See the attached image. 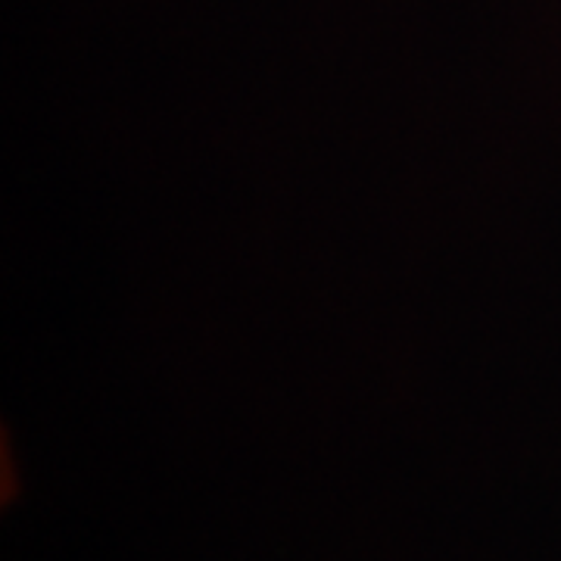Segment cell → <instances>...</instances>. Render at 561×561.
I'll return each mask as SVG.
<instances>
[]
</instances>
